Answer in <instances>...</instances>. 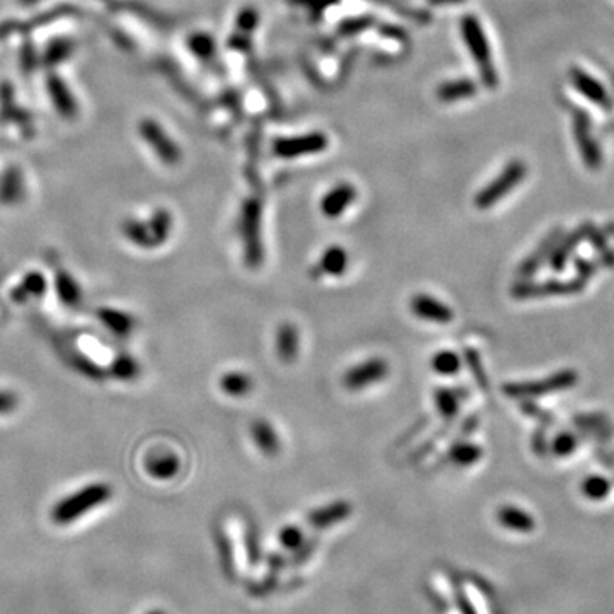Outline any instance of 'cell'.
<instances>
[{
	"instance_id": "obj_1",
	"label": "cell",
	"mask_w": 614,
	"mask_h": 614,
	"mask_svg": "<svg viewBox=\"0 0 614 614\" xmlns=\"http://www.w3.org/2000/svg\"><path fill=\"white\" fill-rule=\"evenodd\" d=\"M111 497L113 490L106 483L87 485L84 488L77 490L76 493L61 498L51 510V520L60 525L72 524L79 517L89 514L91 510L101 507Z\"/></svg>"
},
{
	"instance_id": "obj_2",
	"label": "cell",
	"mask_w": 614,
	"mask_h": 614,
	"mask_svg": "<svg viewBox=\"0 0 614 614\" xmlns=\"http://www.w3.org/2000/svg\"><path fill=\"white\" fill-rule=\"evenodd\" d=\"M239 236L243 241L244 265L248 268H260L265 261V248L261 239V201L248 198L243 203L239 217Z\"/></svg>"
},
{
	"instance_id": "obj_3",
	"label": "cell",
	"mask_w": 614,
	"mask_h": 614,
	"mask_svg": "<svg viewBox=\"0 0 614 614\" xmlns=\"http://www.w3.org/2000/svg\"><path fill=\"white\" fill-rule=\"evenodd\" d=\"M460 34H463L464 43H466L473 60L476 61L478 69H480L481 79H483L485 86L497 87V82H498L497 70H495L493 60H491L488 38H486L480 21L471 14L464 16L463 19H460Z\"/></svg>"
},
{
	"instance_id": "obj_4",
	"label": "cell",
	"mask_w": 614,
	"mask_h": 614,
	"mask_svg": "<svg viewBox=\"0 0 614 614\" xmlns=\"http://www.w3.org/2000/svg\"><path fill=\"white\" fill-rule=\"evenodd\" d=\"M525 173H528V168H525L524 162L512 161L493 181L486 184L483 190L478 193L475 198V207L480 210H488L493 207L497 201L507 196L525 178Z\"/></svg>"
},
{
	"instance_id": "obj_5",
	"label": "cell",
	"mask_w": 614,
	"mask_h": 614,
	"mask_svg": "<svg viewBox=\"0 0 614 614\" xmlns=\"http://www.w3.org/2000/svg\"><path fill=\"white\" fill-rule=\"evenodd\" d=\"M389 372H391V366L386 358L371 357L350 367L343 374L341 383H343L345 389L352 393L363 391V389L372 388V386L388 379Z\"/></svg>"
},
{
	"instance_id": "obj_6",
	"label": "cell",
	"mask_w": 614,
	"mask_h": 614,
	"mask_svg": "<svg viewBox=\"0 0 614 614\" xmlns=\"http://www.w3.org/2000/svg\"><path fill=\"white\" fill-rule=\"evenodd\" d=\"M577 372L573 371H563L556 372L548 377V379L538 381V383H525V384H507L503 386V393L508 398H538L548 393H556L563 391V389L572 388L577 384Z\"/></svg>"
},
{
	"instance_id": "obj_7",
	"label": "cell",
	"mask_w": 614,
	"mask_h": 614,
	"mask_svg": "<svg viewBox=\"0 0 614 614\" xmlns=\"http://www.w3.org/2000/svg\"><path fill=\"white\" fill-rule=\"evenodd\" d=\"M330 146V139L321 131H314V134H306L301 137L291 139H278L273 144V152L278 157L285 159H292V157L311 156V154H319Z\"/></svg>"
},
{
	"instance_id": "obj_8",
	"label": "cell",
	"mask_w": 614,
	"mask_h": 614,
	"mask_svg": "<svg viewBox=\"0 0 614 614\" xmlns=\"http://www.w3.org/2000/svg\"><path fill=\"white\" fill-rule=\"evenodd\" d=\"M410 309L416 318L427 323L449 324L454 321V311L447 304H444L441 299L425 292L415 293V296L411 297Z\"/></svg>"
},
{
	"instance_id": "obj_9",
	"label": "cell",
	"mask_w": 614,
	"mask_h": 614,
	"mask_svg": "<svg viewBox=\"0 0 614 614\" xmlns=\"http://www.w3.org/2000/svg\"><path fill=\"white\" fill-rule=\"evenodd\" d=\"M357 198V188L350 183H338L330 191L324 193L319 201V208L326 218H338L348 210Z\"/></svg>"
},
{
	"instance_id": "obj_10",
	"label": "cell",
	"mask_w": 614,
	"mask_h": 614,
	"mask_svg": "<svg viewBox=\"0 0 614 614\" xmlns=\"http://www.w3.org/2000/svg\"><path fill=\"white\" fill-rule=\"evenodd\" d=\"M350 256L343 246L333 244L319 256L318 265L311 268V278L319 280L321 276H343L348 270Z\"/></svg>"
},
{
	"instance_id": "obj_11",
	"label": "cell",
	"mask_w": 614,
	"mask_h": 614,
	"mask_svg": "<svg viewBox=\"0 0 614 614\" xmlns=\"http://www.w3.org/2000/svg\"><path fill=\"white\" fill-rule=\"evenodd\" d=\"M573 131H575L577 146L580 149V156L585 166L589 169H598L603 157H600L598 144L594 142L590 135L589 118L583 115L582 111H577L575 116H573Z\"/></svg>"
},
{
	"instance_id": "obj_12",
	"label": "cell",
	"mask_w": 614,
	"mask_h": 614,
	"mask_svg": "<svg viewBox=\"0 0 614 614\" xmlns=\"http://www.w3.org/2000/svg\"><path fill=\"white\" fill-rule=\"evenodd\" d=\"M582 282H546L536 285H515L512 288V296L515 299H529V297H545V296H565V293H575L582 291Z\"/></svg>"
},
{
	"instance_id": "obj_13",
	"label": "cell",
	"mask_w": 614,
	"mask_h": 614,
	"mask_svg": "<svg viewBox=\"0 0 614 614\" xmlns=\"http://www.w3.org/2000/svg\"><path fill=\"white\" fill-rule=\"evenodd\" d=\"M249 432H251L254 446L258 447V451H260L263 456H266V458H275V456L280 454V451H282V442H280L278 433H276L275 427L268 422V420H263V418L254 420L251 427H249Z\"/></svg>"
},
{
	"instance_id": "obj_14",
	"label": "cell",
	"mask_w": 614,
	"mask_h": 614,
	"mask_svg": "<svg viewBox=\"0 0 614 614\" xmlns=\"http://www.w3.org/2000/svg\"><path fill=\"white\" fill-rule=\"evenodd\" d=\"M142 131H144V137L149 140V144H152L154 149H156L157 156H159L162 161L169 162V164H174V162L179 161V149L171 142L168 135H166L164 131L156 125V123L146 121Z\"/></svg>"
},
{
	"instance_id": "obj_15",
	"label": "cell",
	"mask_w": 614,
	"mask_h": 614,
	"mask_svg": "<svg viewBox=\"0 0 614 614\" xmlns=\"http://www.w3.org/2000/svg\"><path fill=\"white\" fill-rule=\"evenodd\" d=\"M350 514H352V505L348 502H335L311 512L309 517H307V522L316 529H324L345 520Z\"/></svg>"
},
{
	"instance_id": "obj_16",
	"label": "cell",
	"mask_w": 614,
	"mask_h": 614,
	"mask_svg": "<svg viewBox=\"0 0 614 614\" xmlns=\"http://www.w3.org/2000/svg\"><path fill=\"white\" fill-rule=\"evenodd\" d=\"M276 355L285 363H292L299 355V331L296 324L282 323L276 331Z\"/></svg>"
},
{
	"instance_id": "obj_17",
	"label": "cell",
	"mask_w": 614,
	"mask_h": 614,
	"mask_svg": "<svg viewBox=\"0 0 614 614\" xmlns=\"http://www.w3.org/2000/svg\"><path fill=\"white\" fill-rule=\"evenodd\" d=\"M570 77H572L573 84H575L577 89L580 91L587 99H590L592 103H595L598 106H604V108L609 106V96L606 89H604V87L600 86L594 77H590L589 74L583 72V70L577 67L570 70Z\"/></svg>"
},
{
	"instance_id": "obj_18",
	"label": "cell",
	"mask_w": 614,
	"mask_h": 614,
	"mask_svg": "<svg viewBox=\"0 0 614 614\" xmlns=\"http://www.w3.org/2000/svg\"><path fill=\"white\" fill-rule=\"evenodd\" d=\"M146 468L149 475L156 480H171L179 473L181 460L173 453H157L147 459Z\"/></svg>"
},
{
	"instance_id": "obj_19",
	"label": "cell",
	"mask_w": 614,
	"mask_h": 614,
	"mask_svg": "<svg viewBox=\"0 0 614 614\" xmlns=\"http://www.w3.org/2000/svg\"><path fill=\"white\" fill-rule=\"evenodd\" d=\"M497 520L502 528L515 530V533H530V530L536 528V522H534V519L528 512L512 505L498 508Z\"/></svg>"
},
{
	"instance_id": "obj_20",
	"label": "cell",
	"mask_w": 614,
	"mask_h": 614,
	"mask_svg": "<svg viewBox=\"0 0 614 614\" xmlns=\"http://www.w3.org/2000/svg\"><path fill=\"white\" fill-rule=\"evenodd\" d=\"M478 86L471 79H456L438 86L437 98L444 103H456L460 99H469L476 94Z\"/></svg>"
},
{
	"instance_id": "obj_21",
	"label": "cell",
	"mask_w": 614,
	"mask_h": 614,
	"mask_svg": "<svg viewBox=\"0 0 614 614\" xmlns=\"http://www.w3.org/2000/svg\"><path fill=\"white\" fill-rule=\"evenodd\" d=\"M481 458H483V449L468 441L456 442L446 454V459L458 468L473 466V464H476Z\"/></svg>"
},
{
	"instance_id": "obj_22",
	"label": "cell",
	"mask_w": 614,
	"mask_h": 614,
	"mask_svg": "<svg viewBox=\"0 0 614 614\" xmlns=\"http://www.w3.org/2000/svg\"><path fill=\"white\" fill-rule=\"evenodd\" d=\"M221 389L229 398H244L254 389V379L241 371L226 372L221 377Z\"/></svg>"
},
{
	"instance_id": "obj_23",
	"label": "cell",
	"mask_w": 614,
	"mask_h": 614,
	"mask_svg": "<svg viewBox=\"0 0 614 614\" xmlns=\"http://www.w3.org/2000/svg\"><path fill=\"white\" fill-rule=\"evenodd\" d=\"M433 403L438 413L447 422H453L456 415L459 413V396L458 391L447 388H438L433 391Z\"/></svg>"
},
{
	"instance_id": "obj_24",
	"label": "cell",
	"mask_w": 614,
	"mask_h": 614,
	"mask_svg": "<svg viewBox=\"0 0 614 614\" xmlns=\"http://www.w3.org/2000/svg\"><path fill=\"white\" fill-rule=\"evenodd\" d=\"M460 357L453 350H441L432 357L430 361V367L436 374L441 376H456L460 371Z\"/></svg>"
},
{
	"instance_id": "obj_25",
	"label": "cell",
	"mask_w": 614,
	"mask_h": 614,
	"mask_svg": "<svg viewBox=\"0 0 614 614\" xmlns=\"http://www.w3.org/2000/svg\"><path fill=\"white\" fill-rule=\"evenodd\" d=\"M149 227H151L154 243H156L157 248V246L164 244L169 239L171 229H173V217H171L168 210H157L151 217V221H149Z\"/></svg>"
},
{
	"instance_id": "obj_26",
	"label": "cell",
	"mask_w": 614,
	"mask_h": 614,
	"mask_svg": "<svg viewBox=\"0 0 614 614\" xmlns=\"http://www.w3.org/2000/svg\"><path fill=\"white\" fill-rule=\"evenodd\" d=\"M101 321H103L111 331L118 333V335H129L134 330V318L126 313H120V311H111V309H103L99 313Z\"/></svg>"
},
{
	"instance_id": "obj_27",
	"label": "cell",
	"mask_w": 614,
	"mask_h": 614,
	"mask_svg": "<svg viewBox=\"0 0 614 614\" xmlns=\"http://www.w3.org/2000/svg\"><path fill=\"white\" fill-rule=\"evenodd\" d=\"M125 236L129 238V241H131V243L137 244L139 248H146V249L156 248V243H154L149 223H144L139 221H129L125 223Z\"/></svg>"
},
{
	"instance_id": "obj_28",
	"label": "cell",
	"mask_w": 614,
	"mask_h": 614,
	"mask_svg": "<svg viewBox=\"0 0 614 614\" xmlns=\"http://www.w3.org/2000/svg\"><path fill=\"white\" fill-rule=\"evenodd\" d=\"M45 278H43V275L36 273V271H33V273H29L26 278L23 280V283L19 285V287L16 288L14 292H12V297L17 302H23L26 297H36L41 296L43 292H45Z\"/></svg>"
},
{
	"instance_id": "obj_29",
	"label": "cell",
	"mask_w": 614,
	"mask_h": 614,
	"mask_svg": "<svg viewBox=\"0 0 614 614\" xmlns=\"http://www.w3.org/2000/svg\"><path fill=\"white\" fill-rule=\"evenodd\" d=\"M56 291H59V296L64 301V304L76 306L81 301V288H79L76 280L69 273H65V271H60L56 275Z\"/></svg>"
},
{
	"instance_id": "obj_30",
	"label": "cell",
	"mask_w": 614,
	"mask_h": 614,
	"mask_svg": "<svg viewBox=\"0 0 614 614\" xmlns=\"http://www.w3.org/2000/svg\"><path fill=\"white\" fill-rule=\"evenodd\" d=\"M611 491V483L603 476H589L583 480L582 493L589 500H604Z\"/></svg>"
},
{
	"instance_id": "obj_31",
	"label": "cell",
	"mask_w": 614,
	"mask_h": 614,
	"mask_svg": "<svg viewBox=\"0 0 614 614\" xmlns=\"http://www.w3.org/2000/svg\"><path fill=\"white\" fill-rule=\"evenodd\" d=\"M111 372L118 377V379L130 381L134 379L135 376H139V363L131 357H129V355H121V357L116 358Z\"/></svg>"
},
{
	"instance_id": "obj_32",
	"label": "cell",
	"mask_w": 614,
	"mask_h": 614,
	"mask_svg": "<svg viewBox=\"0 0 614 614\" xmlns=\"http://www.w3.org/2000/svg\"><path fill=\"white\" fill-rule=\"evenodd\" d=\"M464 361H466L468 367L471 368V374L475 376L478 384H480L483 389H488V381H486V374L483 371V366H481L480 353H476L475 350L471 348H466L464 350Z\"/></svg>"
},
{
	"instance_id": "obj_33",
	"label": "cell",
	"mask_w": 614,
	"mask_h": 614,
	"mask_svg": "<svg viewBox=\"0 0 614 614\" xmlns=\"http://www.w3.org/2000/svg\"><path fill=\"white\" fill-rule=\"evenodd\" d=\"M578 239H580V236H570V238L565 239V243L558 246V249H556L555 254H553V260H551V266L555 270H563L565 263H567V258L570 251H572V248H575V244L578 243Z\"/></svg>"
},
{
	"instance_id": "obj_34",
	"label": "cell",
	"mask_w": 614,
	"mask_h": 614,
	"mask_svg": "<svg viewBox=\"0 0 614 614\" xmlns=\"http://www.w3.org/2000/svg\"><path fill=\"white\" fill-rule=\"evenodd\" d=\"M280 543L288 550H297L304 543V533L297 525H287L280 530Z\"/></svg>"
},
{
	"instance_id": "obj_35",
	"label": "cell",
	"mask_w": 614,
	"mask_h": 614,
	"mask_svg": "<svg viewBox=\"0 0 614 614\" xmlns=\"http://www.w3.org/2000/svg\"><path fill=\"white\" fill-rule=\"evenodd\" d=\"M256 24H258L256 9L244 7L238 16V31H239L238 34H246V36H249V34L254 31V28H256Z\"/></svg>"
},
{
	"instance_id": "obj_36",
	"label": "cell",
	"mask_w": 614,
	"mask_h": 614,
	"mask_svg": "<svg viewBox=\"0 0 614 614\" xmlns=\"http://www.w3.org/2000/svg\"><path fill=\"white\" fill-rule=\"evenodd\" d=\"M577 447V438L572 433H560L558 437L553 441V453L556 456H570L575 451Z\"/></svg>"
},
{
	"instance_id": "obj_37",
	"label": "cell",
	"mask_w": 614,
	"mask_h": 614,
	"mask_svg": "<svg viewBox=\"0 0 614 614\" xmlns=\"http://www.w3.org/2000/svg\"><path fill=\"white\" fill-rule=\"evenodd\" d=\"M191 48L198 56H205V59H208V56L213 55L215 46H213L212 38H210L208 34H196V36L191 39Z\"/></svg>"
},
{
	"instance_id": "obj_38",
	"label": "cell",
	"mask_w": 614,
	"mask_h": 614,
	"mask_svg": "<svg viewBox=\"0 0 614 614\" xmlns=\"http://www.w3.org/2000/svg\"><path fill=\"white\" fill-rule=\"evenodd\" d=\"M372 23H374V19H372V17H357V19H348L346 23L340 26V33L341 34L361 33V31L368 28V26H371Z\"/></svg>"
},
{
	"instance_id": "obj_39",
	"label": "cell",
	"mask_w": 614,
	"mask_h": 614,
	"mask_svg": "<svg viewBox=\"0 0 614 614\" xmlns=\"http://www.w3.org/2000/svg\"><path fill=\"white\" fill-rule=\"evenodd\" d=\"M292 4H299V6H306L309 9H313V11H323V9L331 7L338 4V0H291Z\"/></svg>"
},
{
	"instance_id": "obj_40",
	"label": "cell",
	"mask_w": 614,
	"mask_h": 614,
	"mask_svg": "<svg viewBox=\"0 0 614 614\" xmlns=\"http://www.w3.org/2000/svg\"><path fill=\"white\" fill-rule=\"evenodd\" d=\"M17 406V396L12 393H0V415L11 413Z\"/></svg>"
},
{
	"instance_id": "obj_41",
	"label": "cell",
	"mask_w": 614,
	"mask_h": 614,
	"mask_svg": "<svg viewBox=\"0 0 614 614\" xmlns=\"http://www.w3.org/2000/svg\"><path fill=\"white\" fill-rule=\"evenodd\" d=\"M522 408H524V413L534 416V418L541 420V422H546V423L551 422V415H548V413H545V411H541L538 406L529 405V403H522Z\"/></svg>"
},
{
	"instance_id": "obj_42",
	"label": "cell",
	"mask_w": 614,
	"mask_h": 614,
	"mask_svg": "<svg viewBox=\"0 0 614 614\" xmlns=\"http://www.w3.org/2000/svg\"><path fill=\"white\" fill-rule=\"evenodd\" d=\"M428 2L433 6H449V4H459L463 0H428Z\"/></svg>"
},
{
	"instance_id": "obj_43",
	"label": "cell",
	"mask_w": 614,
	"mask_h": 614,
	"mask_svg": "<svg viewBox=\"0 0 614 614\" xmlns=\"http://www.w3.org/2000/svg\"><path fill=\"white\" fill-rule=\"evenodd\" d=\"M149 614H162V613H159V611H154V613H149Z\"/></svg>"
}]
</instances>
